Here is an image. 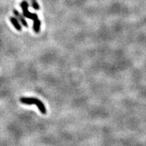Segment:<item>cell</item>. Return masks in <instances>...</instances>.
I'll return each instance as SVG.
<instances>
[{
    "mask_svg": "<svg viewBox=\"0 0 146 146\" xmlns=\"http://www.w3.org/2000/svg\"><path fill=\"white\" fill-rule=\"evenodd\" d=\"M20 101L22 104L26 105H36L38 109L42 114H45L47 112L46 108H45V105L41 100L35 98H26V97H23L20 99Z\"/></svg>",
    "mask_w": 146,
    "mask_h": 146,
    "instance_id": "cell-1",
    "label": "cell"
},
{
    "mask_svg": "<svg viewBox=\"0 0 146 146\" xmlns=\"http://www.w3.org/2000/svg\"><path fill=\"white\" fill-rule=\"evenodd\" d=\"M21 6L23 10V16H25V17L29 18V19H31V20H33V21L35 19V18H38L37 14L31 13V12H29L28 10L29 4L27 1H23V2L21 3Z\"/></svg>",
    "mask_w": 146,
    "mask_h": 146,
    "instance_id": "cell-2",
    "label": "cell"
},
{
    "mask_svg": "<svg viewBox=\"0 0 146 146\" xmlns=\"http://www.w3.org/2000/svg\"><path fill=\"white\" fill-rule=\"evenodd\" d=\"M10 21L11 22V23L13 25V26L14 27V28H15L16 30L17 31H21L22 30V27L21 26V25H20L19 23H18V20L16 19V18L14 17H10Z\"/></svg>",
    "mask_w": 146,
    "mask_h": 146,
    "instance_id": "cell-3",
    "label": "cell"
},
{
    "mask_svg": "<svg viewBox=\"0 0 146 146\" xmlns=\"http://www.w3.org/2000/svg\"><path fill=\"white\" fill-rule=\"evenodd\" d=\"M40 27H41V21H39V18H36L34 20L33 23V30L36 33H38L40 31Z\"/></svg>",
    "mask_w": 146,
    "mask_h": 146,
    "instance_id": "cell-4",
    "label": "cell"
},
{
    "mask_svg": "<svg viewBox=\"0 0 146 146\" xmlns=\"http://www.w3.org/2000/svg\"><path fill=\"white\" fill-rule=\"evenodd\" d=\"M14 14H15V16H16V17H17L18 19L20 20V21H21V23H22V25H23V26H25V27H28V24H27L26 21L25 20V18H24L23 16L21 15V14L18 13V11L14 10Z\"/></svg>",
    "mask_w": 146,
    "mask_h": 146,
    "instance_id": "cell-5",
    "label": "cell"
},
{
    "mask_svg": "<svg viewBox=\"0 0 146 146\" xmlns=\"http://www.w3.org/2000/svg\"><path fill=\"white\" fill-rule=\"evenodd\" d=\"M31 2H32V6L33 7V8L35 9V10H39V5L36 1V0H31Z\"/></svg>",
    "mask_w": 146,
    "mask_h": 146,
    "instance_id": "cell-6",
    "label": "cell"
}]
</instances>
